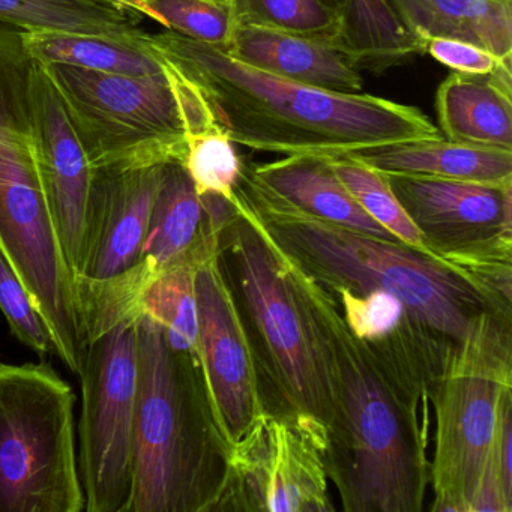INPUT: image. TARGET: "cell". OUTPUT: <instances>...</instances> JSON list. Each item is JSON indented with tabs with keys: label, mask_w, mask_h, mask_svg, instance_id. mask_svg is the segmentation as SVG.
<instances>
[{
	"label": "cell",
	"mask_w": 512,
	"mask_h": 512,
	"mask_svg": "<svg viewBox=\"0 0 512 512\" xmlns=\"http://www.w3.org/2000/svg\"><path fill=\"white\" fill-rule=\"evenodd\" d=\"M148 41L200 92L212 121L235 145L274 154L340 157L442 136L416 107L302 85L172 31L148 34Z\"/></svg>",
	"instance_id": "obj_1"
},
{
	"label": "cell",
	"mask_w": 512,
	"mask_h": 512,
	"mask_svg": "<svg viewBox=\"0 0 512 512\" xmlns=\"http://www.w3.org/2000/svg\"><path fill=\"white\" fill-rule=\"evenodd\" d=\"M290 266L328 355L332 410L322 460L344 511H424L431 410L395 389L344 322L334 296Z\"/></svg>",
	"instance_id": "obj_2"
},
{
	"label": "cell",
	"mask_w": 512,
	"mask_h": 512,
	"mask_svg": "<svg viewBox=\"0 0 512 512\" xmlns=\"http://www.w3.org/2000/svg\"><path fill=\"white\" fill-rule=\"evenodd\" d=\"M233 202L292 265L326 290L391 293L415 319L455 343L482 314L494 313L464 275L437 257L311 217L263 190L245 164Z\"/></svg>",
	"instance_id": "obj_3"
},
{
	"label": "cell",
	"mask_w": 512,
	"mask_h": 512,
	"mask_svg": "<svg viewBox=\"0 0 512 512\" xmlns=\"http://www.w3.org/2000/svg\"><path fill=\"white\" fill-rule=\"evenodd\" d=\"M218 257L253 353L263 409L323 452L332 410L328 355L292 266L238 206L220 232Z\"/></svg>",
	"instance_id": "obj_4"
},
{
	"label": "cell",
	"mask_w": 512,
	"mask_h": 512,
	"mask_svg": "<svg viewBox=\"0 0 512 512\" xmlns=\"http://www.w3.org/2000/svg\"><path fill=\"white\" fill-rule=\"evenodd\" d=\"M137 349L128 512H215L232 448L215 416L199 355L170 346L163 328L146 314L137 319Z\"/></svg>",
	"instance_id": "obj_5"
},
{
	"label": "cell",
	"mask_w": 512,
	"mask_h": 512,
	"mask_svg": "<svg viewBox=\"0 0 512 512\" xmlns=\"http://www.w3.org/2000/svg\"><path fill=\"white\" fill-rule=\"evenodd\" d=\"M163 62L149 76L43 64L92 170L184 163L187 137L215 125L200 92Z\"/></svg>",
	"instance_id": "obj_6"
},
{
	"label": "cell",
	"mask_w": 512,
	"mask_h": 512,
	"mask_svg": "<svg viewBox=\"0 0 512 512\" xmlns=\"http://www.w3.org/2000/svg\"><path fill=\"white\" fill-rule=\"evenodd\" d=\"M76 394L47 362L0 359V512H83Z\"/></svg>",
	"instance_id": "obj_7"
},
{
	"label": "cell",
	"mask_w": 512,
	"mask_h": 512,
	"mask_svg": "<svg viewBox=\"0 0 512 512\" xmlns=\"http://www.w3.org/2000/svg\"><path fill=\"white\" fill-rule=\"evenodd\" d=\"M512 392V320L485 313L454 347L433 395L431 512H470L490 457L503 397Z\"/></svg>",
	"instance_id": "obj_8"
},
{
	"label": "cell",
	"mask_w": 512,
	"mask_h": 512,
	"mask_svg": "<svg viewBox=\"0 0 512 512\" xmlns=\"http://www.w3.org/2000/svg\"><path fill=\"white\" fill-rule=\"evenodd\" d=\"M137 319L113 326L83 353L77 461L86 512L130 508L139 383Z\"/></svg>",
	"instance_id": "obj_9"
},
{
	"label": "cell",
	"mask_w": 512,
	"mask_h": 512,
	"mask_svg": "<svg viewBox=\"0 0 512 512\" xmlns=\"http://www.w3.org/2000/svg\"><path fill=\"white\" fill-rule=\"evenodd\" d=\"M331 512L328 475L316 443L263 412L230 449L226 490L215 512Z\"/></svg>",
	"instance_id": "obj_10"
},
{
	"label": "cell",
	"mask_w": 512,
	"mask_h": 512,
	"mask_svg": "<svg viewBox=\"0 0 512 512\" xmlns=\"http://www.w3.org/2000/svg\"><path fill=\"white\" fill-rule=\"evenodd\" d=\"M385 176L431 256L452 268L472 257L512 253V182Z\"/></svg>",
	"instance_id": "obj_11"
},
{
	"label": "cell",
	"mask_w": 512,
	"mask_h": 512,
	"mask_svg": "<svg viewBox=\"0 0 512 512\" xmlns=\"http://www.w3.org/2000/svg\"><path fill=\"white\" fill-rule=\"evenodd\" d=\"M199 359L215 416L230 448L265 412L244 323L218 257V245L196 269Z\"/></svg>",
	"instance_id": "obj_12"
},
{
	"label": "cell",
	"mask_w": 512,
	"mask_h": 512,
	"mask_svg": "<svg viewBox=\"0 0 512 512\" xmlns=\"http://www.w3.org/2000/svg\"><path fill=\"white\" fill-rule=\"evenodd\" d=\"M29 95L41 184L65 259L76 278L82 266L94 170L52 79L34 59Z\"/></svg>",
	"instance_id": "obj_13"
},
{
	"label": "cell",
	"mask_w": 512,
	"mask_h": 512,
	"mask_svg": "<svg viewBox=\"0 0 512 512\" xmlns=\"http://www.w3.org/2000/svg\"><path fill=\"white\" fill-rule=\"evenodd\" d=\"M164 166L94 170L85 248L76 278L109 280L139 263Z\"/></svg>",
	"instance_id": "obj_14"
},
{
	"label": "cell",
	"mask_w": 512,
	"mask_h": 512,
	"mask_svg": "<svg viewBox=\"0 0 512 512\" xmlns=\"http://www.w3.org/2000/svg\"><path fill=\"white\" fill-rule=\"evenodd\" d=\"M224 50L250 67L302 85L341 94L362 91L361 71L331 41L238 25Z\"/></svg>",
	"instance_id": "obj_15"
},
{
	"label": "cell",
	"mask_w": 512,
	"mask_h": 512,
	"mask_svg": "<svg viewBox=\"0 0 512 512\" xmlns=\"http://www.w3.org/2000/svg\"><path fill=\"white\" fill-rule=\"evenodd\" d=\"M251 178L287 205L355 232L398 241L353 199L328 155H286L272 163L247 166Z\"/></svg>",
	"instance_id": "obj_16"
},
{
	"label": "cell",
	"mask_w": 512,
	"mask_h": 512,
	"mask_svg": "<svg viewBox=\"0 0 512 512\" xmlns=\"http://www.w3.org/2000/svg\"><path fill=\"white\" fill-rule=\"evenodd\" d=\"M385 175H415L503 185L512 182V149L485 148L445 137L407 140L349 152Z\"/></svg>",
	"instance_id": "obj_17"
},
{
	"label": "cell",
	"mask_w": 512,
	"mask_h": 512,
	"mask_svg": "<svg viewBox=\"0 0 512 512\" xmlns=\"http://www.w3.org/2000/svg\"><path fill=\"white\" fill-rule=\"evenodd\" d=\"M212 227L184 164H166L142 256L128 274L146 292L158 275L188 256Z\"/></svg>",
	"instance_id": "obj_18"
},
{
	"label": "cell",
	"mask_w": 512,
	"mask_h": 512,
	"mask_svg": "<svg viewBox=\"0 0 512 512\" xmlns=\"http://www.w3.org/2000/svg\"><path fill=\"white\" fill-rule=\"evenodd\" d=\"M512 68L494 76L452 73L437 89L439 131L452 142L512 149Z\"/></svg>",
	"instance_id": "obj_19"
},
{
	"label": "cell",
	"mask_w": 512,
	"mask_h": 512,
	"mask_svg": "<svg viewBox=\"0 0 512 512\" xmlns=\"http://www.w3.org/2000/svg\"><path fill=\"white\" fill-rule=\"evenodd\" d=\"M422 43L466 41L502 61L512 59V0H388Z\"/></svg>",
	"instance_id": "obj_20"
},
{
	"label": "cell",
	"mask_w": 512,
	"mask_h": 512,
	"mask_svg": "<svg viewBox=\"0 0 512 512\" xmlns=\"http://www.w3.org/2000/svg\"><path fill=\"white\" fill-rule=\"evenodd\" d=\"M23 46L40 64H59L95 73L149 76L163 73L160 53L148 34L137 41L56 31H22Z\"/></svg>",
	"instance_id": "obj_21"
},
{
	"label": "cell",
	"mask_w": 512,
	"mask_h": 512,
	"mask_svg": "<svg viewBox=\"0 0 512 512\" xmlns=\"http://www.w3.org/2000/svg\"><path fill=\"white\" fill-rule=\"evenodd\" d=\"M142 14L113 0H0V25L137 41Z\"/></svg>",
	"instance_id": "obj_22"
},
{
	"label": "cell",
	"mask_w": 512,
	"mask_h": 512,
	"mask_svg": "<svg viewBox=\"0 0 512 512\" xmlns=\"http://www.w3.org/2000/svg\"><path fill=\"white\" fill-rule=\"evenodd\" d=\"M337 17L334 44L359 71L382 73L425 53V44L404 26L388 0H347Z\"/></svg>",
	"instance_id": "obj_23"
},
{
	"label": "cell",
	"mask_w": 512,
	"mask_h": 512,
	"mask_svg": "<svg viewBox=\"0 0 512 512\" xmlns=\"http://www.w3.org/2000/svg\"><path fill=\"white\" fill-rule=\"evenodd\" d=\"M221 230H209L188 256L158 275L140 302V314L151 317L163 328L170 346L194 355H199V317L194 278L203 257L217 247Z\"/></svg>",
	"instance_id": "obj_24"
},
{
	"label": "cell",
	"mask_w": 512,
	"mask_h": 512,
	"mask_svg": "<svg viewBox=\"0 0 512 512\" xmlns=\"http://www.w3.org/2000/svg\"><path fill=\"white\" fill-rule=\"evenodd\" d=\"M331 160L344 187L376 223L403 244L428 253L421 233L398 202L383 173L365 166L350 155L331 157Z\"/></svg>",
	"instance_id": "obj_25"
},
{
	"label": "cell",
	"mask_w": 512,
	"mask_h": 512,
	"mask_svg": "<svg viewBox=\"0 0 512 512\" xmlns=\"http://www.w3.org/2000/svg\"><path fill=\"white\" fill-rule=\"evenodd\" d=\"M236 23L334 43L338 17L322 0H229Z\"/></svg>",
	"instance_id": "obj_26"
},
{
	"label": "cell",
	"mask_w": 512,
	"mask_h": 512,
	"mask_svg": "<svg viewBox=\"0 0 512 512\" xmlns=\"http://www.w3.org/2000/svg\"><path fill=\"white\" fill-rule=\"evenodd\" d=\"M149 19L167 31L227 49L238 23L229 0H143Z\"/></svg>",
	"instance_id": "obj_27"
},
{
	"label": "cell",
	"mask_w": 512,
	"mask_h": 512,
	"mask_svg": "<svg viewBox=\"0 0 512 512\" xmlns=\"http://www.w3.org/2000/svg\"><path fill=\"white\" fill-rule=\"evenodd\" d=\"M182 164L199 196L220 194L233 200L244 163L236 154L235 143L217 125L187 137Z\"/></svg>",
	"instance_id": "obj_28"
},
{
	"label": "cell",
	"mask_w": 512,
	"mask_h": 512,
	"mask_svg": "<svg viewBox=\"0 0 512 512\" xmlns=\"http://www.w3.org/2000/svg\"><path fill=\"white\" fill-rule=\"evenodd\" d=\"M0 311L4 313L14 337L40 355L55 353L52 335L31 295L0 250ZM56 355V353H55Z\"/></svg>",
	"instance_id": "obj_29"
},
{
	"label": "cell",
	"mask_w": 512,
	"mask_h": 512,
	"mask_svg": "<svg viewBox=\"0 0 512 512\" xmlns=\"http://www.w3.org/2000/svg\"><path fill=\"white\" fill-rule=\"evenodd\" d=\"M425 53L454 73L467 76H494L503 68H512V59L502 61L475 44L452 38H431L425 43Z\"/></svg>",
	"instance_id": "obj_30"
},
{
	"label": "cell",
	"mask_w": 512,
	"mask_h": 512,
	"mask_svg": "<svg viewBox=\"0 0 512 512\" xmlns=\"http://www.w3.org/2000/svg\"><path fill=\"white\" fill-rule=\"evenodd\" d=\"M113 2L125 5V7L131 8V10L137 11V13H140L142 16L148 17L149 19L148 10H146L143 0H113Z\"/></svg>",
	"instance_id": "obj_31"
},
{
	"label": "cell",
	"mask_w": 512,
	"mask_h": 512,
	"mask_svg": "<svg viewBox=\"0 0 512 512\" xmlns=\"http://www.w3.org/2000/svg\"><path fill=\"white\" fill-rule=\"evenodd\" d=\"M322 2L337 13V11H340L341 8H343V5L346 4L347 0H322Z\"/></svg>",
	"instance_id": "obj_32"
}]
</instances>
